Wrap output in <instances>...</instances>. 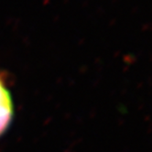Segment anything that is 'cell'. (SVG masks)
<instances>
[{
    "label": "cell",
    "mask_w": 152,
    "mask_h": 152,
    "mask_svg": "<svg viewBox=\"0 0 152 152\" xmlns=\"http://www.w3.org/2000/svg\"><path fill=\"white\" fill-rule=\"evenodd\" d=\"M13 101L6 82L0 76V137L7 131L13 118Z\"/></svg>",
    "instance_id": "6da1fadb"
}]
</instances>
